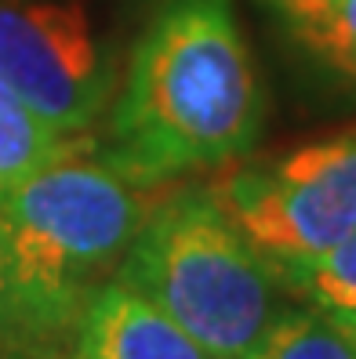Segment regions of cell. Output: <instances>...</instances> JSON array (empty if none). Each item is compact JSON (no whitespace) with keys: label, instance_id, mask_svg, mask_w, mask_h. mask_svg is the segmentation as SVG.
<instances>
[{"label":"cell","instance_id":"7","mask_svg":"<svg viewBox=\"0 0 356 359\" xmlns=\"http://www.w3.org/2000/svg\"><path fill=\"white\" fill-rule=\"evenodd\" d=\"M77 135L58 131L0 83V193L29 182L51 163L77 156Z\"/></svg>","mask_w":356,"mask_h":359},{"label":"cell","instance_id":"3","mask_svg":"<svg viewBox=\"0 0 356 359\" xmlns=\"http://www.w3.org/2000/svg\"><path fill=\"white\" fill-rule=\"evenodd\" d=\"M117 276L215 359H251L291 305L280 276L211 189H182L145 210Z\"/></svg>","mask_w":356,"mask_h":359},{"label":"cell","instance_id":"11","mask_svg":"<svg viewBox=\"0 0 356 359\" xmlns=\"http://www.w3.org/2000/svg\"><path fill=\"white\" fill-rule=\"evenodd\" d=\"M18 320H15V298H11V272L4 255V236H0V348L18 345Z\"/></svg>","mask_w":356,"mask_h":359},{"label":"cell","instance_id":"1","mask_svg":"<svg viewBox=\"0 0 356 359\" xmlns=\"http://www.w3.org/2000/svg\"><path fill=\"white\" fill-rule=\"evenodd\" d=\"M262 88L229 0H171L131 51L102 163L138 189L244 156Z\"/></svg>","mask_w":356,"mask_h":359},{"label":"cell","instance_id":"6","mask_svg":"<svg viewBox=\"0 0 356 359\" xmlns=\"http://www.w3.org/2000/svg\"><path fill=\"white\" fill-rule=\"evenodd\" d=\"M73 359H215L157 302L113 276L80 312Z\"/></svg>","mask_w":356,"mask_h":359},{"label":"cell","instance_id":"10","mask_svg":"<svg viewBox=\"0 0 356 359\" xmlns=\"http://www.w3.org/2000/svg\"><path fill=\"white\" fill-rule=\"evenodd\" d=\"M251 359H356V330L309 305H287Z\"/></svg>","mask_w":356,"mask_h":359},{"label":"cell","instance_id":"4","mask_svg":"<svg viewBox=\"0 0 356 359\" xmlns=\"http://www.w3.org/2000/svg\"><path fill=\"white\" fill-rule=\"evenodd\" d=\"M211 193L273 272L312 262L356 232V131L233 171Z\"/></svg>","mask_w":356,"mask_h":359},{"label":"cell","instance_id":"8","mask_svg":"<svg viewBox=\"0 0 356 359\" xmlns=\"http://www.w3.org/2000/svg\"><path fill=\"white\" fill-rule=\"evenodd\" d=\"M291 36L356 83V0H273Z\"/></svg>","mask_w":356,"mask_h":359},{"label":"cell","instance_id":"2","mask_svg":"<svg viewBox=\"0 0 356 359\" xmlns=\"http://www.w3.org/2000/svg\"><path fill=\"white\" fill-rule=\"evenodd\" d=\"M138 185L98 160H58L0 193V236L18 337L55 345L110 283L145 218Z\"/></svg>","mask_w":356,"mask_h":359},{"label":"cell","instance_id":"9","mask_svg":"<svg viewBox=\"0 0 356 359\" xmlns=\"http://www.w3.org/2000/svg\"><path fill=\"white\" fill-rule=\"evenodd\" d=\"M284 290L302 305L331 316L334 323L356 330V232L327 255L277 272Z\"/></svg>","mask_w":356,"mask_h":359},{"label":"cell","instance_id":"5","mask_svg":"<svg viewBox=\"0 0 356 359\" xmlns=\"http://www.w3.org/2000/svg\"><path fill=\"white\" fill-rule=\"evenodd\" d=\"M0 83L66 135L88 131L113 91V62L80 4L0 0Z\"/></svg>","mask_w":356,"mask_h":359}]
</instances>
